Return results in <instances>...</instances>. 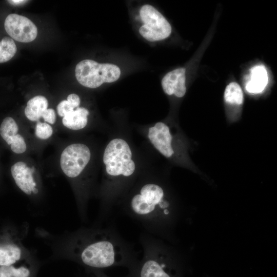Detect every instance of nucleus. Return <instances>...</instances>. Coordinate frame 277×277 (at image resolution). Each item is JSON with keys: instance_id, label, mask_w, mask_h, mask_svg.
<instances>
[{"instance_id": "aec40b11", "label": "nucleus", "mask_w": 277, "mask_h": 277, "mask_svg": "<svg viewBox=\"0 0 277 277\" xmlns=\"http://www.w3.org/2000/svg\"><path fill=\"white\" fill-rule=\"evenodd\" d=\"M53 133L52 127L46 123L37 122L35 128V134L41 140L49 138Z\"/></svg>"}, {"instance_id": "39448f33", "label": "nucleus", "mask_w": 277, "mask_h": 277, "mask_svg": "<svg viewBox=\"0 0 277 277\" xmlns=\"http://www.w3.org/2000/svg\"><path fill=\"white\" fill-rule=\"evenodd\" d=\"M131 158V149L125 141L119 138L111 140L106 146L103 155L107 173L113 177L130 176L135 168Z\"/></svg>"}, {"instance_id": "2eb2a0df", "label": "nucleus", "mask_w": 277, "mask_h": 277, "mask_svg": "<svg viewBox=\"0 0 277 277\" xmlns=\"http://www.w3.org/2000/svg\"><path fill=\"white\" fill-rule=\"evenodd\" d=\"M89 111L84 107H77L62 118L63 125L71 130H80L87 124Z\"/></svg>"}, {"instance_id": "f3484780", "label": "nucleus", "mask_w": 277, "mask_h": 277, "mask_svg": "<svg viewBox=\"0 0 277 277\" xmlns=\"http://www.w3.org/2000/svg\"><path fill=\"white\" fill-rule=\"evenodd\" d=\"M18 131L17 124L12 117H7L3 120L0 126V135L8 145H10Z\"/></svg>"}, {"instance_id": "4468645a", "label": "nucleus", "mask_w": 277, "mask_h": 277, "mask_svg": "<svg viewBox=\"0 0 277 277\" xmlns=\"http://www.w3.org/2000/svg\"><path fill=\"white\" fill-rule=\"evenodd\" d=\"M267 71L263 65H257L250 69V78L246 84V91L250 93L262 92L268 83Z\"/></svg>"}, {"instance_id": "5701e85b", "label": "nucleus", "mask_w": 277, "mask_h": 277, "mask_svg": "<svg viewBox=\"0 0 277 277\" xmlns=\"http://www.w3.org/2000/svg\"><path fill=\"white\" fill-rule=\"evenodd\" d=\"M42 117L49 124H53L56 121V114L52 108L47 109L43 112Z\"/></svg>"}, {"instance_id": "dca6fc26", "label": "nucleus", "mask_w": 277, "mask_h": 277, "mask_svg": "<svg viewBox=\"0 0 277 277\" xmlns=\"http://www.w3.org/2000/svg\"><path fill=\"white\" fill-rule=\"evenodd\" d=\"M48 102L44 96L37 95L28 101L25 109V114L30 121L38 122L43 112L48 109Z\"/></svg>"}, {"instance_id": "f03ea898", "label": "nucleus", "mask_w": 277, "mask_h": 277, "mask_svg": "<svg viewBox=\"0 0 277 277\" xmlns=\"http://www.w3.org/2000/svg\"><path fill=\"white\" fill-rule=\"evenodd\" d=\"M163 188L155 183L143 185L122 206L123 214L153 236L160 235L172 212Z\"/></svg>"}, {"instance_id": "4be33fe9", "label": "nucleus", "mask_w": 277, "mask_h": 277, "mask_svg": "<svg viewBox=\"0 0 277 277\" xmlns=\"http://www.w3.org/2000/svg\"><path fill=\"white\" fill-rule=\"evenodd\" d=\"M74 110V108L67 100L61 101L57 106V113L63 117Z\"/></svg>"}, {"instance_id": "9b49d317", "label": "nucleus", "mask_w": 277, "mask_h": 277, "mask_svg": "<svg viewBox=\"0 0 277 277\" xmlns=\"http://www.w3.org/2000/svg\"><path fill=\"white\" fill-rule=\"evenodd\" d=\"M148 136L154 147L166 157H170L174 153L171 146L172 136L165 124L158 122L150 127Z\"/></svg>"}, {"instance_id": "f257e3e1", "label": "nucleus", "mask_w": 277, "mask_h": 277, "mask_svg": "<svg viewBox=\"0 0 277 277\" xmlns=\"http://www.w3.org/2000/svg\"><path fill=\"white\" fill-rule=\"evenodd\" d=\"M97 223L60 236H48L52 242L54 255L71 260L92 270L115 266L132 267L137 262V253L113 223Z\"/></svg>"}, {"instance_id": "1a4fd4ad", "label": "nucleus", "mask_w": 277, "mask_h": 277, "mask_svg": "<svg viewBox=\"0 0 277 277\" xmlns=\"http://www.w3.org/2000/svg\"><path fill=\"white\" fill-rule=\"evenodd\" d=\"M4 27L6 32L14 40L22 43H29L37 35V29L28 18L12 13L6 18Z\"/></svg>"}, {"instance_id": "9d476101", "label": "nucleus", "mask_w": 277, "mask_h": 277, "mask_svg": "<svg viewBox=\"0 0 277 277\" xmlns=\"http://www.w3.org/2000/svg\"><path fill=\"white\" fill-rule=\"evenodd\" d=\"M35 169L23 162H18L11 167V173L18 188L28 195L39 193L37 183L33 175Z\"/></svg>"}, {"instance_id": "7ed1b4c3", "label": "nucleus", "mask_w": 277, "mask_h": 277, "mask_svg": "<svg viewBox=\"0 0 277 277\" xmlns=\"http://www.w3.org/2000/svg\"><path fill=\"white\" fill-rule=\"evenodd\" d=\"M139 242L143 249V256L132 267L137 277H172L170 273L173 266L170 253L152 235L142 232Z\"/></svg>"}, {"instance_id": "b1692460", "label": "nucleus", "mask_w": 277, "mask_h": 277, "mask_svg": "<svg viewBox=\"0 0 277 277\" xmlns=\"http://www.w3.org/2000/svg\"><path fill=\"white\" fill-rule=\"evenodd\" d=\"M67 101L74 108L78 107L81 103V100L78 95L75 93L69 94L67 98Z\"/></svg>"}, {"instance_id": "6ab92c4d", "label": "nucleus", "mask_w": 277, "mask_h": 277, "mask_svg": "<svg viewBox=\"0 0 277 277\" xmlns=\"http://www.w3.org/2000/svg\"><path fill=\"white\" fill-rule=\"evenodd\" d=\"M17 47L13 39L5 36L0 41V63L8 62L15 54Z\"/></svg>"}, {"instance_id": "393cba45", "label": "nucleus", "mask_w": 277, "mask_h": 277, "mask_svg": "<svg viewBox=\"0 0 277 277\" xmlns=\"http://www.w3.org/2000/svg\"><path fill=\"white\" fill-rule=\"evenodd\" d=\"M10 4H11L12 5H22L23 4L26 3L27 2V1H24V0H11V1H8Z\"/></svg>"}, {"instance_id": "6e6552de", "label": "nucleus", "mask_w": 277, "mask_h": 277, "mask_svg": "<svg viewBox=\"0 0 277 277\" xmlns=\"http://www.w3.org/2000/svg\"><path fill=\"white\" fill-rule=\"evenodd\" d=\"M90 157L91 152L86 145L81 143L71 144L61 154V169L67 177L75 179L82 172Z\"/></svg>"}, {"instance_id": "0eeeda50", "label": "nucleus", "mask_w": 277, "mask_h": 277, "mask_svg": "<svg viewBox=\"0 0 277 277\" xmlns=\"http://www.w3.org/2000/svg\"><path fill=\"white\" fill-rule=\"evenodd\" d=\"M140 16L144 25L139 33L146 40L155 42L168 37L171 32V27L163 15L154 7L146 4L142 6Z\"/></svg>"}, {"instance_id": "423d86ee", "label": "nucleus", "mask_w": 277, "mask_h": 277, "mask_svg": "<svg viewBox=\"0 0 277 277\" xmlns=\"http://www.w3.org/2000/svg\"><path fill=\"white\" fill-rule=\"evenodd\" d=\"M28 229V225L23 224L12 235L9 234L7 239L0 241V267L12 265L34 257L24 244Z\"/></svg>"}, {"instance_id": "ddd939ff", "label": "nucleus", "mask_w": 277, "mask_h": 277, "mask_svg": "<svg viewBox=\"0 0 277 277\" xmlns=\"http://www.w3.org/2000/svg\"><path fill=\"white\" fill-rule=\"evenodd\" d=\"M38 264L34 257L10 266L0 267V277H36Z\"/></svg>"}, {"instance_id": "20e7f679", "label": "nucleus", "mask_w": 277, "mask_h": 277, "mask_svg": "<svg viewBox=\"0 0 277 277\" xmlns=\"http://www.w3.org/2000/svg\"><path fill=\"white\" fill-rule=\"evenodd\" d=\"M78 82L87 88H95L104 83H113L121 75V70L115 65L100 64L93 60H84L79 62L75 69Z\"/></svg>"}, {"instance_id": "f8f14e48", "label": "nucleus", "mask_w": 277, "mask_h": 277, "mask_svg": "<svg viewBox=\"0 0 277 277\" xmlns=\"http://www.w3.org/2000/svg\"><path fill=\"white\" fill-rule=\"evenodd\" d=\"M185 69L179 68L167 73L162 80V86L165 93L183 97L186 92Z\"/></svg>"}, {"instance_id": "412c9836", "label": "nucleus", "mask_w": 277, "mask_h": 277, "mask_svg": "<svg viewBox=\"0 0 277 277\" xmlns=\"http://www.w3.org/2000/svg\"><path fill=\"white\" fill-rule=\"evenodd\" d=\"M11 150L17 154L24 153L27 149V146L24 137L19 134H17L11 144Z\"/></svg>"}, {"instance_id": "a211bd4d", "label": "nucleus", "mask_w": 277, "mask_h": 277, "mask_svg": "<svg viewBox=\"0 0 277 277\" xmlns=\"http://www.w3.org/2000/svg\"><path fill=\"white\" fill-rule=\"evenodd\" d=\"M224 100L230 104L240 105L243 104V93L237 83L231 82L227 86L224 92Z\"/></svg>"}]
</instances>
